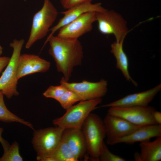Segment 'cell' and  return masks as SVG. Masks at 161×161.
I'll use <instances>...</instances> for the list:
<instances>
[{"label":"cell","mask_w":161,"mask_h":161,"mask_svg":"<svg viewBox=\"0 0 161 161\" xmlns=\"http://www.w3.org/2000/svg\"><path fill=\"white\" fill-rule=\"evenodd\" d=\"M24 43V39H15L10 44L13 49L12 56L6 68L0 77V90L8 98L17 96L18 80L16 77L18 62Z\"/></svg>","instance_id":"5b68a950"},{"label":"cell","mask_w":161,"mask_h":161,"mask_svg":"<svg viewBox=\"0 0 161 161\" xmlns=\"http://www.w3.org/2000/svg\"><path fill=\"white\" fill-rule=\"evenodd\" d=\"M64 129L58 126L35 131L32 143L37 159L50 154L59 144Z\"/></svg>","instance_id":"ba28073f"},{"label":"cell","mask_w":161,"mask_h":161,"mask_svg":"<svg viewBox=\"0 0 161 161\" xmlns=\"http://www.w3.org/2000/svg\"><path fill=\"white\" fill-rule=\"evenodd\" d=\"M3 52V48L0 45V56L1 55Z\"/></svg>","instance_id":"f1b7e54d"},{"label":"cell","mask_w":161,"mask_h":161,"mask_svg":"<svg viewBox=\"0 0 161 161\" xmlns=\"http://www.w3.org/2000/svg\"><path fill=\"white\" fill-rule=\"evenodd\" d=\"M49 53L54 59L58 71L63 73L67 82L73 68L81 64L83 57V47L78 39L62 38L51 36L48 40Z\"/></svg>","instance_id":"6da1fadb"},{"label":"cell","mask_w":161,"mask_h":161,"mask_svg":"<svg viewBox=\"0 0 161 161\" xmlns=\"http://www.w3.org/2000/svg\"><path fill=\"white\" fill-rule=\"evenodd\" d=\"M161 89V84L142 92L127 95L119 99L103 105L101 107L146 106L152 100Z\"/></svg>","instance_id":"5bb4252c"},{"label":"cell","mask_w":161,"mask_h":161,"mask_svg":"<svg viewBox=\"0 0 161 161\" xmlns=\"http://www.w3.org/2000/svg\"><path fill=\"white\" fill-rule=\"evenodd\" d=\"M23 159L19 152L18 143L15 142L10 145L6 151H4L2 156L0 157V161H22Z\"/></svg>","instance_id":"7402d4cb"},{"label":"cell","mask_w":161,"mask_h":161,"mask_svg":"<svg viewBox=\"0 0 161 161\" xmlns=\"http://www.w3.org/2000/svg\"><path fill=\"white\" fill-rule=\"evenodd\" d=\"M4 96L2 91L0 90V120L6 122L19 123L34 130L31 123L18 117L7 109L4 103Z\"/></svg>","instance_id":"ffe728a7"},{"label":"cell","mask_w":161,"mask_h":161,"mask_svg":"<svg viewBox=\"0 0 161 161\" xmlns=\"http://www.w3.org/2000/svg\"><path fill=\"white\" fill-rule=\"evenodd\" d=\"M103 120L106 130V143L109 145H113L116 140L129 135L141 126L108 113Z\"/></svg>","instance_id":"30bf717a"},{"label":"cell","mask_w":161,"mask_h":161,"mask_svg":"<svg viewBox=\"0 0 161 161\" xmlns=\"http://www.w3.org/2000/svg\"><path fill=\"white\" fill-rule=\"evenodd\" d=\"M49 62L33 54H21L18 62L16 77L18 80L37 72H44L49 69Z\"/></svg>","instance_id":"4fadbf2b"},{"label":"cell","mask_w":161,"mask_h":161,"mask_svg":"<svg viewBox=\"0 0 161 161\" xmlns=\"http://www.w3.org/2000/svg\"><path fill=\"white\" fill-rule=\"evenodd\" d=\"M63 135L74 155L78 160L86 153L85 139L81 129H69L64 130Z\"/></svg>","instance_id":"2e32d148"},{"label":"cell","mask_w":161,"mask_h":161,"mask_svg":"<svg viewBox=\"0 0 161 161\" xmlns=\"http://www.w3.org/2000/svg\"><path fill=\"white\" fill-rule=\"evenodd\" d=\"M100 161H126L125 159L112 153L104 142L99 157Z\"/></svg>","instance_id":"cb8c5ba5"},{"label":"cell","mask_w":161,"mask_h":161,"mask_svg":"<svg viewBox=\"0 0 161 161\" xmlns=\"http://www.w3.org/2000/svg\"><path fill=\"white\" fill-rule=\"evenodd\" d=\"M60 83L77 93L84 100L102 98L107 91V82L103 79L97 82L83 80L80 82L69 83L62 78Z\"/></svg>","instance_id":"9c48e42d"},{"label":"cell","mask_w":161,"mask_h":161,"mask_svg":"<svg viewBox=\"0 0 161 161\" xmlns=\"http://www.w3.org/2000/svg\"><path fill=\"white\" fill-rule=\"evenodd\" d=\"M83 100H84L78 94L68 89L57 101L64 109L67 110L75 103Z\"/></svg>","instance_id":"44dd1931"},{"label":"cell","mask_w":161,"mask_h":161,"mask_svg":"<svg viewBox=\"0 0 161 161\" xmlns=\"http://www.w3.org/2000/svg\"><path fill=\"white\" fill-rule=\"evenodd\" d=\"M3 131V129L0 127V142L2 146L4 151L7 150L10 145L8 142L2 137V134Z\"/></svg>","instance_id":"4316f807"},{"label":"cell","mask_w":161,"mask_h":161,"mask_svg":"<svg viewBox=\"0 0 161 161\" xmlns=\"http://www.w3.org/2000/svg\"><path fill=\"white\" fill-rule=\"evenodd\" d=\"M37 160L39 161H78L72 153L63 134L58 145L50 154Z\"/></svg>","instance_id":"d6986e66"},{"label":"cell","mask_w":161,"mask_h":161,"mask_svg":"<svg viewBox=\"0 0 161 161\" xmlns=\"http://www.w3.org/2000/svg\"><path fill=\"white\" fill-rule=\"evenodd\" d=\"M58 15L56 9L50 1L44 0L42 7L33 16L30 36L25 45L26 49L46 36Z\"/></svg>","instance_id":"3957f363"},{"label":"cell","mask_w":161,"mask_h":161,"mask_svg":"<svg viewBox=\"0 0 161 161\" xmlns=\"http://www.w3.org/2000/svg\"><path fill=\"white\" fill-rule=\"evenodd\" d=\"M125 38H123L119 42H114L111 44V52L115 58L116 68L120 70L127 81L137 86V83L132 79L129 72L128 59L123 48Z\"/></svg>","instance_id":"ac0fdd59"},{"label":"cell","mask_w":161,"mask_h":161,"mask_svg":"<svg viewBox=\"0 0 161 161\" xmlns=\"http://www.w3.org/2000/svg\"><path fill=\"white\" fill-rule=\"evenodd\" d=\"M68 89L61 84L58 86H50L43 93V95L46 97L57 100Z\"/></svg>","instance_id":"603a6c76"},{"label":"cell","mask_w":161,"mask_h":161,"mask_svg":"<svg viewBox=\"0 0 161 161\" xmlns=\"http://www.w3.org/2000/svg\"><path fill=\"white\" fill-rule=\"evenodd\" d=\"M155 108L146 106L112 107L107 113L122 118L131 123L138 126L157 124L153 117Z\"/></svg>","instance_id":"52a82bcc"},{"label":"cell","mask_w":161,"mask_h":161,"mask_svg":"<svg viewBox=\"0 0 161 161\" xmlns=\"http://www.w3.org/2000/svg\"><path fill=\"white\" fill-rule=\"evenodd\" d=\"M81 129L85 139L88 158L92 161H99L100 154L106 137L103 120L97 114L91 113Z\"/></svg>","instance_id":"7a4b0ae2"},{"label":"cell","mask_w":161,"mask_h":161,"mask_svg":"<svg viewBox=\"0 0 161 161\" xmlns=\"http://www.w3.org/2000/svg\"><path fill=\"white\" fill-rule=\"evenodd\" d=\"M153 117L156 123L158 125H161V112L156 110L154 114Z\"/></svg>","instance_id":"83f0119b"},{"label":"cell","mask_w":161,"mask_h":161,"mask_svg":"<svg viewBox=\"0 0 161 161\" xmlns=\"http://www.w3.org/2000/svg\"><path fill=\"white\" fill-rule=\"evenodd\" d=\"M96 13L88 12L82 14L60 28L57 36L62 38L78 39L92 30L93 24L96 21Z\"/></svg>","instance_id":"8fae6325"},{"label":"cell","mask_w":161,"mask_h":161,"mask_svg":"<svg viewBox=\"0 0 161 161\" xmlns=\"http://www.w3.org/2000/svg\"><path fill=\"white\" fill-rule=\"evenodd\" d=\"M106 10L101 6L100 3L95 4L89 3L75 6L68 9L67 10L62 12V14H64L63 17L55 26L49 29L50 33L45 41L43 47L47 43L49 39L57 31L73 21L83 13L91 12H102Z\"/></svg>","instance_id":"7c38bea8"},{"label":"cell","mask_w":161,"mask_h":161,"mask_svg":"<svg viewBox=\"0 0 161 161\" xmlns=\"http://www.w3.org/2000/svg\"><path fill=\"white\" fill-rule=\"evenodd\" d=\"M161 136V125L141 126L129 135L116 140L113 145L118 143L131 144L148 141L152 137Z\"/></svg>","instance_id":"9a60e30c"},{"label":"cell","mask_w":161,"mask_h":161,"mask_svg":"<svg viewBox=\"0 0 161 161\" xmlns=\"http://www.w3.org/2000/svg\"><path fill=\"white\" fill-rule=\"evenodd\" d=\"M10 58L7 56H0V73L8 64Z\"/></svg>","instance_id":"484cf974"},{"label":"cell","mask_w":161,"mask_h":161,"mask_svg":"<svg viewBox=\"0 0 161 161\" xmlns=\"http://www.w3.org/2000/svg\"><path fill=\"white\" fill-rule=\"evenodd\" d=\"M93 0H60L64 8L68 9L78 5L86 3H91Z\"/></svg>","instance_id":"d4e9b609"},{"label":"cell","mask_w":161,"mask_h":161,"mask_svg":"<svg viewBox=\"0 0 161 161\" xmlns=\"http://www.w3.org/2000/svg\"><path fill=\"white\" fill-rule=\"evenodd\" d=\"M102 100V98H100L80 101L66 110L62 116L54 119L53 123L56 126L64 129H81L88 116Z\"/></svg>","instance_id":"277c9868"},{"label":"cell","mask_w":161,"mask_h":161,"mask_svg":"<svg viewBox=\"0 0 161 161\" xmlns=\"http://www.w3.org/2000/svg\"><path fill=\"white\" fill-rule=\"evenodd\" d=\"M96 21L99 32L104 35H113L117 42L125 38L129 32L126 21L120 14L112 10L96 12Z\"/></svg>","instance_id":"8992f818"},{"label":"cell","mask_w":161,"mask_h":161,"mask_svg":"<svg viewBox=\"0 0 161 161\" xmlns=\"http://www.w3.org/2000/svg\"><path fill=\"white\" fill-rule=\"evenodd\" d=\"M140 152L134 154L136 161H160L161 160V136L154 141L140 142Z\"/></svg>","instance_id":"e0dca14e"}]
</instances>
